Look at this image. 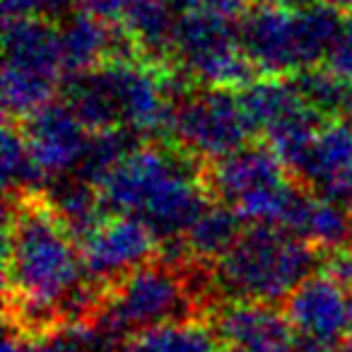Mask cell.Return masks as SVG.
<instances>
[{
  "instance_id": "obj_1",
  "label": "cell",
  "mask_w": 352,
  "mask_h": 352,
  "mask_svg": "<svg viewBox=\"0 0 352 352\" xmlns=\"http://www.w3.org/2000/svg\"><path fill=\"white\" fill-rule=\"evenodd\" d=\"M6 321L44 338L102 316L109 292L87 273L80 241L41 191L6 198L3 225Z\"/></svg>"
},
{
  "instance_id": "obj_2",
  "label": "cell",
  "mask_w": 352,
  "mask_h": 352,
  "mask_svg": "<svg viewBox=\"0 0 352 352\" xmlns=\"http://www.w3.org/2000/svg\"><path fill=\"white\" fill-rule=\"evenodd\" d=\"M323 251L275 225H246L215 261L222 299H254L278 307L309 275L321 270Z\"/></svg>"
},
{
  "instance_id": "obj_3",
  "label": "cell",
  "mask_w": 352,
  "mask_h": 352,
  "mask_svg": "<svg viewBox=\"0 0 352 352\" xmlns=\"http://www.w3.org/2000/svg\"><path fill=\"white\" fill-rule=\"evenodd\" d=\"M191 318H210V309L188 278L186 258L182 263L155 258L111 289L99 321L128 340L145 328Z\"/></svg>"
},
{
  "instance_id": "obj_4",
  "label": "cell",
  "mask_w": 352,
  "mask_h": 352,
  "mask_svg": "<svg viewBox=\"0 0 352 352\" xmlns=\"http://www.w3.org/2000/svg\"><path fill=\"white\" fill-rule=\"evenodd\" d=\"M251 135L239 92L198 85L176 107L169 142L208 164L244 147Z\"/></svg>"
},
{
  "instance_id": "obj_5",
  "label": "cell",
  "mask_w": 352,
  "mask_h": 352,
  "mask_svg": "<svg viewBox=\"0 0 352 352\" xmlns=\"http://www.w3.org/2000/svg\"><path fill=\"white\" fill-rule=\"evenodd\" d=\"M92 280L109 294L121 280L152 263L160 254L157 234L135 215H109L80 241Z\"/></svg>"
},
{
  "instance_id": "obj_6",
  "label": "cell",
  "mask_w": 352,
  "mask_h": 352,
  "mask_svg": "<svg viewBox=\"0 0 352 352\" xmlns=\"http://www.w3.org/2000/svg\"><path fill=\"white\" fill-rule=\"evenodd\" d=\"M292 333L338 350L352 331V294L326 273L309 275L283 302Z\"/></svg>"
},
{
  "instance_id": "obj_7",
  "label": "cell",
  "mask_w": 352,
  "mask_h": 352,
  "mask_svg": "<svg viewBox=\"0 0 352 352\" xmlns=\"http://www.w3.org/2000/svg\"><path fill=\"white\" fill-rule=\"evenodd\" d=\"M239 44L263 78H289L307 68L297 12L256 3L239 22Z\"/></svg>"
},
{
  "instance_id": "obj_8",
  "label": "cell",
  "mask_w": 352,
  "mask_h": 352,
  "mask_svg": "<svg viewBox=\"0 0 352 352\" xmlns=\"http://www.w3.org/2000/svg\"><path fill=\"white\" fill-rule=\"evenodd\" d=\"M289 179V169L265 140L246 142L232 155L203 166V182L212 201L227 203L232 208L244 198Z\"/></svg>"
},
{
  "instance_id": "obj_9",
  "label": "cell",
  "mask_w": 352,
  "mask_h": 352,
  "mask_svg": "<svg viewBox=\"0 0 352 352\" xmlns=\"http://www.w3.org/2000/svg\"><path fill=\"white\" fill-rule=\"evenodd\" d=\"M32 155L49 179L75 174L87 152L92 133L82 126L65 102H51L22 121Z\"/></svg>"
},
{
  "instance_id": "obj_10",
  "label": "cell",
  "mask_w": 352,
  "mask_h": 352,
  "mask_svg": "<svg viewBox=\"0 0 352 352\" xmlns=\"http://www.w3.org/2000/svg\"><path fill=\"white\" fill-rule=\"evenodd\" d=\"M82 10L126 27L135 36L142 60L152 65L174 63V8L166 0H82Z\"/></svg>"
},
{
  "instance_id": "obj_11",
  "label": "cell",
  "mask_w": 352,
  "mask_h": 352,
  "mask_svg": "<svg viewBox=\"0 0 352 352\" xmlns=\"http://www.w3.org/2000/svg\"><path fill=\"white\" fill-rule=\"evenodd\" d=\"M212 326L225 345L244 352H278L292 345V326L283 309L254 299H225L212 314Z\"/></svg>"
},
{
  "instance_id": "obj_12",
  "label": "cell",
  "mask_w": 352,
  "mask_h": 352,
  "mask_svg": "<svg viewBox=\"0 0 352 352\" xmlns=\"http://www.w3.org/2000/svg\"><path fill=\"white\" fill-rule=\"evenodd\" d=\"M3 65L65 78L60 56V30L39 17H6L3 27Z\"/></svg>"
},
{
  "instance_id": "obj_13",
  "label": "cell",
  "mask_w": 352,
  "mask_h": 352,
  "mask_svg": "<svg viewBox=\"0 0 352 352\" xmlns=\"http://www.w3.org/2000/svg\"><path fill=\"white\" fill-rule=\"evenodd\" d=\"M241 107L256 135L265 138L311 109L287 78H258L239 92Z\"/></svg>"
},
{
  "instance_id": "obj_14",
  "label": "cell",
  "mask_w": 352,
  "mask_h": 352,
  "mask_svg": "<svg viewBox=\"0 0 352 352\" xmlns=\"http://www.w3.org/2000/svg\"><path fill=\"white\" fill-rule=\"evenodd\" d=\"M44 196L49 198L51 208L58 212V217L78 241H82L104 217H109L99 188L80 179L78 174L49 179V184L44 186Z\"/></svg>"
},
{
  "instance_id": "obj_15",
  "label": "cell",
  "mask_w": 352,
  "mask_h": 352,
  "mask_svg": "<svg viewBox=\"0 0 352 352\" xmlns=\"http://www.w3.org/2000/svg\"><path fill=\"white\" fill-rule=\"evenodd\" d=\"M220 342L210 318H191L145 328L128 338L123 352H220Z\"/></svg>"
},
{
  "instance_id": "obj_16",
  "label": "cell",
  "mask_w": 352,
  "mask_h": 352,
  "mask_svg": "<svg viewBox=\"0 0 352 352\" xmlns=\"http://www.w3.org/2000/svg\"><path fill=\"white\" fill-rule=\"evenodd\" d=\"M246 230V222L232 206L220 201H212L206 210L198 215V220L186 230L184 239L191 251V256L201 261H220L227 251L234 246V241Z\"/></svg>"
},
{
  "instance_id": "obj_17",
  "label": "cell",
  "mask_w": 352,
  "mask_h": 352,
  "mask_svg": "<svg viewBox=\"0 0 352 352\" xmlns=\"http://www.w3.org/2000/svg\"><path fill=\"white\" fill-rule=\"evenodd\" d=\"M0 152H3V188H6V198L41 191L49 184V176L41 171V166L36 164L34 155H32L30 140H27L20 121L6 118L3 138H0Z\"/></svg>"
},
{
  "instance_id": "obj_18",
  "label": "cell",
  "mask_w": 352,
  "mask_h": 352,
  "mask_svg": "<svg viewBox=\"0 0 352 352\" xmlns=\"http://www.w3.org/2000/svg\"><path fill=\"white\" fill-rule=\"evenodd\" d=\"M63 80L54 75L34 73L3 65V80H0V94H3V113L12 121H27L46 104L56 102V92L60 89Z\"/></svg>"
},
{
  "instance_id": "obj_19",
  "label": "cell",
  "mask_w": 352,
  "mask_h": 352,
  "mask_svg": "<svg viewBox=\"0 0 352 352\" xmlns=\"http://www.w3.org/2000/svg\"><path fill=\"white\" fill-rule=\"evenodd\" d=\"M82 8V0H3L6 17H39L60 25Z\"/></svg>"
},
{
  "instance_id": "obj_20",
  "label": "cell",
  "mask_w": 352,
  "mask_h": 352,
  "mask_svg": "<svg viewBox=\"0 0 352 352\" xmlns=\"http://www.w3.org/2000/svg\"><path fill=\"white\" fill-rule=\"evenodd\" d=\"M321 65H326L338 78L350 80L352 82V15H347L340 34H338V39L333 41V46L328 49L326 60H323Z\"/></svg>"
},
{
  "instance_id": "obj_21",
  "label": "cell",
  "mask_w": 352,
  "mask_h": 352,
  "mask_svg": "<svg viewBox=\"0 0 352 352\" xmlns=\"http://www.w3.org/2000/svg\"><path fill=\"white\" fill-rule=\"evenodd\" d=\"M321 273H326L352 294V244L326 251L321 261Z\"/></svg>"
},
{
  "instance_id": "obj_22",
  "label": "cell",
  "mask_w": 352,
  "mask_h": 352,
  "mask_svg": "<svg viewBox=\"0 0 352 352\" xmlns=\"http://www.w3.org/2000/svg\"><path fill=\"white\" fill-rule=\"evenodd\" d=\"M254 6L256 0H196L193 10H206L212 12V15L225 17V20L239 22Z\"/></svg>"
},
{
  "instance_id": "obj_23",
  "label": "cell",
  "mask_w": 352,
  "mask_h": 352,
  "mask_svg": "<svg viewBox=\"0 0 352 352\" xmlns=\"http://www.w3.org/2000/svg\"><path fill=\"white\" fill-rule=\"evenodd\" d=\"M256 3H265V6H275V8H283V10H304V8H311L314 3L318 0H256Z\"/></svg>"
},
{
  "instance_id": "obj_24",
  "label": "cell",
  "mask_w": 352,
  "mask_h": 352,
  "mask_svg": "<svg viewBox=\"0 0 352 352\" xmlns=\"http://www.w3.org/2000/svg\"><path fill=\"white\" fill-rule=\"evenodd\" d=\"M323 6H331L333 10L342 12V15H352V0H318Z\"/></svg>"
},
{
  "instance_id": "obj_25",
  "label": "cell",
  "mask_w": 352,
  "mask_h": 352,
  "mask_svg": "<svg viewBox=\"0 0 352 352\" xmlns=\"http://www.w3.org/2000/svg\"><path fill=\"white\" fill-rule=\"evenodd\" d=\"M336 352H352V338H350V340H345V342H342V345L338 347Z\"/></svg>"
},
{
  "instance_id": "obj_26",
  "label": "cell",
  "mask_w": 352,
  "mask_h": 352,
  "mask_svg": "<svg viewBox=\"0 0 352 352\" xmlns=\"http://www.w3.org/2000/svg\"><path fill=\"white\" fill-rule=\"evenodd\" d=\"M220 352H244V350H239V347H232V345H225V347H220Z\"/></svg>"
},
{
  "instance_id": "obj_27",
  "label": "cell",
  "mask_w": 352,
  "mask_h": 352,
  "mask_svg": "<svg viewBox=\"0 0 352 352\" xmlns=\"http://www.w3.org/2000/svg\"><path fill=\"white\" fill-rule=\"evenodd\" d=\"M278 352H297V350H294V345H287V347H280Z\"/></svg>"
},
{
  "instance_id": "obj_28",
  "label": "cell",
  "mask_w": 352,
  "mask_h": 352,
  "mask_svg": "<svg viewBox=\"0 0 352 352\" xmlns=\"http://www.w3.org/2000/svg\"><path fill=\"white\" fill-rule=\"evenodd\" d=\"M350 338H352V331H350Z\"/></svg>"
}]
</instances>
